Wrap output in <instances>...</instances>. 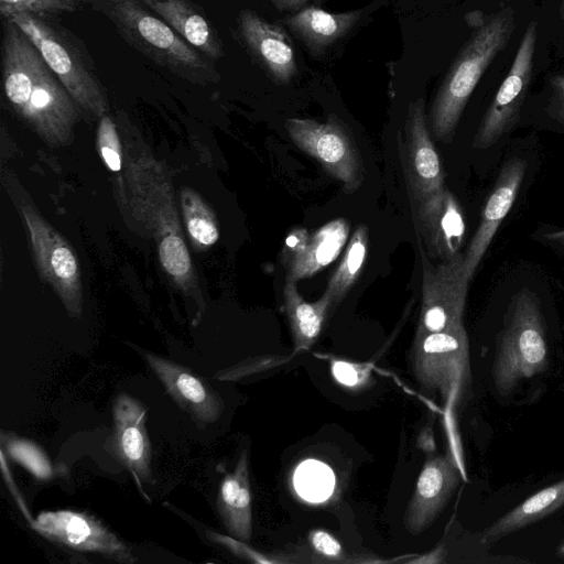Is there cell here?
I'll return each instance as SVG.
<instances>
[{
    "label": "cell",
    "mask_w": 564,
    "mask_h": 564,
    "mask_svg": "<svg viewBox=\"0 0 564 564\" xmlns=\"http://www.w3.org/2000/svg\"><path fill=\"white\" fill-rule=\"evenodd\" d=\"M121 37L156 65L184 79L207 83L217 77L207 56L197 51L140 0H90Z\"/></svg>",
    "instance_id": "obj_1"
},
{
    "label": "cell",
    "mask_w": 564,
    "mask_h": 564,
    "mask_svg": "<svg viewBox=\"0 0 564 564\" xmlns=\"http://www.w3.org/2000/svg\"><path fill=\"white\" fill-rule=\"evenodd\" d=\"M516 28L511 7L491 14L474 30L448 69L431 107V131L437 140L448 141L463 110L481 76L508 45Z\"/></svg>",
    "instance_id": "obj_2"
},
{
    "label": "cell",
    "mask_w": 564,
    "mask_h": 564,
    "mask_svg": "<svg viewBox=\"0 0 564 564\" xmlns=\"http://www.w3.org/2000/svg\"><path fill=\"white\" fill-rule=\"evenodd\" d=\"M549 367V350L538 297L531 291L517 294L497 340L491 376L496 391L506 397L523 380Z\"/></svg>",
    "instance_id": "obj_3"
},
{
    "label": "cell",
    "mask_w": 564,
    "mask_h": 564,
    "mask_svg": "<svg viewBox=\"0 0 564 564\" xmlns=\"http://www.w3.org/2000/svg\"><path fill=\"white\" fill-rule=\"evenodd\" d=\"M6 19L14 22L31 40L70 97L94 111L106 100L96 68L78 40L48 15L20 11Z\"/></svg>",
    "instance_id": "obj_4"
},
{
    "label": "cell",
    "mask_w": 564,
    "mask_h": 564,
    "mask_svg": "<svg viewBox=\"0 0 564 564\" xmlns=\"http://www.w3.org/2000/svg\"><path fill=\"white\" fill-rule=\"evenodd\" d=\"M411 362L421 387L455 402L470 384L469 344L464 325L415 336Z\"/></svg>",
    "instance_id": "obj_5"
},
{
    "label": "cell",
    "mask_w": 564,
    "mask_h": 564,
    "mask_svg": "<svg viewBox=\"0 0 564 564\" xmlns=\"http://www.w3.org/2000/svg\"><path fill=\"white\" fill-rule=\"evenodd\" d=\"M285 130L299 149L343 183L345 193H354L361 186L365 175L359 150L335 116H329L325 122L290 118Z\"/></svg>",
    "instance_id": "obj_6"
},
{
    "label": "cell",
    "mask_w": 564,
    "mask_h": 564,
    "mask_svg": "<svg viewBox=\"0 0 564 564\" xmlns=\"http://www.w3.org/2000/svg\"><path fill=\"white\" fill-rule=\"evenodd\" d=\"M538 22L532 20L519 43L512 65L485 112L473 147L487 149L517 122L533 74Z\"/></svg>",
    "instance_id": "obj_7"
},
{
    "label": "cell",
    "mask_w": 564,
    "mask_h": 564,
    "mask_svg": "<svg viewBox=\"0 0 564 564\" xmlns=\"http://www.w3.org/2000/svg\"><path fill=\"white\" fill-rule=\"evenodd\" d=\"M464 254L433 265L423 258L422 302L415 336L442 332L463 324L469 280Z\"/></svg>",
    "instance_id": "obj_8"
},
{
    "label": "cell",
    "mask_w": 564,
    "mask_h": 564,
    "mask_svg": "<svg viewBox=\"0 0 564 564\" xmlns=\"http://www.w3.org/2000/svg\"><path fill=\"white\" fill-rule=\"evenodd\" d=\"M31 527L45 539L69 549L132 564L130 547L93 516L73 510L40 513Z\"/></svg>",
    "instance_id": "obj_9"
},
{
    "label": "cell",
    "mask_w": 564,
    "mask_h": 564,
    "mask_svg": "<svg viewBox=\"0 0 564 564\" xmlns=\"http://www.w3.org/2000/svg\"><path fill=\"white\" fill-rule=\"evenodd\" d=\"M147 410L130 394L117 395L112 406V433L106 449L132 474L141 494L149 501L142 486L152 484L151 443L145 429Z\"/></svg>",
    "instance_id": "obj_10"
},
{
    "label": "cell",
    "mask_w": 564,
    "mask_h": 564,
    "mask_svg": "<svg viewBox=\"0 0 564 564\" xmlns=\"http://www.w3.org/2000/svg\"><path fill=\"white\" fill-rule=\"evenodd\" d=\"M404 167L411 193L416 202L444 187L440 156L426 126L423 98L412 101L408 108Z\"/></svg>",
    "instance_id": "obj_11"
},
{
    "label": "cell",
    "mask_w": 564,
    "mask_h": 564,
    "mask_svg": "<svg viewBox=\"0 0 564 564\" xmlns=\"http://www.w3.org/2000/svg\"><path fill=\"white\" fill-rule=\"evenodd\" d=\"M143 358L166 392L197 425L205 426L219 419L224 402L204 379L189 368L151 352H144Z\"/></svg>",
    "instance_id": "obj_12"
},
{
    "label": "cell",
    "mask_w": 564,
    "mask_h": 564,
    "mask_svg": "<svg viewBox=\"0 0 564 564\" xmlns=\"http://www.w3.org/2000/svg\"><path fill=\"white\" fill-rule=\"evenodd\" d=\"M417 203L419 229L429 253L441 261L460 253L466 225L456 197L443 187Z\"/></svg>",
    "instance_id": "obj_13"
},
{
    "label": "cell",
    "mask_w": 564,
    "mask_h": 564,
    "mask_svg": "<svg viewBox=\"0 0 564 564\" xmlns=\"http://www.w3.org/2000/svg\"><path fill=\"white\" fill-rule=\"evenodd\" d=\"M238 30L247 48L275 84H289L297 75L294 50L283 29L253 11L242 10L238 15Z\"/></svg>",
    "instance_id": "obj_14"
},
{
    "label": "cell",
    "mask_w": 564,
    "mask_h": 564,
    "mask_svg": "<svg viewBox=\"0 0 564 564\" xmlns=\"http://www.w3.org/2000/svg\"><path fill=\"white\" fill-rule=\"evenodd\" d=\"M454 459L446 455L430 458L424 464L409 506L404 523L411 533H420L444 509L459 484Z\"/></svg>",
    "instance_id": "obj_15"
},
{
    "label": "cell",
    "mask_w": 564,
    "mask_h": 564,
    "mask_svg": "<svg viewBox=\"0 0 564 564\" xmlns=\"http://www.w3.org/2000/svg\"><path fill=\"white\" fill-rule=\"evenodd\" d=\"M525 172V162L508 161L501 169L495 188L481 213L479 226L464 253V273L470 281L492 238L510 212Z\"/></svg>",
    "instance_id": "obj_16"
},
{
    "label": "cell",
    "mask_w": 564,
    "mask_h": 564,
    "mask_svg": "<svg viewBox=\"0 0 564 564\" xmlns=\"http://www.w3.org/2000/svg\"><path fill=\"white\" fill-rule=\"evenodd\" d=\"M186 42L209 58L224 55L221 40L202 8L191 0H140Z\"/></svg>",
    "instance_id": "obj_17"
},
{
    "label": "cell",
    "mask_w": 564,
    "mask_h": 564,
    "mask_svg": "<svg viewBox=\"0 0 564 564\" xmlns=\"http://www.w3.org/2000/svg\"><path fill=\"white\" fill-rule=\"evenodd\" d=\"M349 223L337 218L312 235H307L299 249L284 262L286 278L297 282L308 279L333 262L348 239Z\"/></svg>",
    "instance_id": "obj_18"
},
{
    "label": "cell",
    "mask_w": 564,
    "mask_h": 564,
    "mask_svg": "<svg viewBox=\"0 0 564 564\" xmlns=\"http://www.w3.org/2000/svg\"><path fill=\"white\" fill-rule=\"evenodd\" d=\"M360 14V10L332 13L308 6L288 15L284 23L313 55H319L345 36L359 20Z\"/></svg>",
    "instance_id": "obj_19"
},
{
    "label": "cell",
    "mask_w": 564,
    "mask_h": 564,
    "mask_svg": "<svg viewBox=\"0 0 564 564\" xmlns=\"http://www.w3.org/2000/svg\"><path fill=\"white\" fill-rule=\"evenodd\" d=\"M217 509L231 535L242 541L250 540L252 509L247 451L241 452L234 471L227 473L223 478Z\"/></svg>",
    "instance_id": "obj_20"
},
{
    "label": "cell",
    "mask_w": 564,
    "mask_h": 564,
    "mask_svg": "<svg viewBox=\"0 0 564 564\" xmlns=\"http://www.w3.org/2000/svg\"><path fill=\"white\" fill-rule=\"evenodd\" d=\"M283 306L296 350L310 348L319 336L332 307L333 299L324 292L315 302L305 301L297 292L296 282L285 278Z\"/></svg>",
    "instance_id": "obj_21"
},
{
    "label": "cell",
    "mask_w": 564,
    "mask_h": 564,
    "mask_svg": "<svg viewBox=\"0 0 564 564\" xmlns=\"http://www.w3.org/2000/svg\"><path fill=\"white\" fill-rule=\"evenodd\" d=\"M564 505V479L535 492L491 524L484 542H494L532 524Z\"/></svg>",
    "instance_id": "obj_22"
},
{
    "label": "cell",
    "mask_w": 564,
    "mask_h": 564,
    "mask_svg": "<svg viewBox=\"0 0 564 564\" xmlns=\"http://www.w3.org/2000/svg\"><path fill=\"white\" fill-rule=\"evenodd\" d=\"M368 236L366 225L355 230L341 261L328 281L325 292L333 299L335 306L346 296L362 271L368 253Z\"/></svg>",
    "instance_id": "obj_23"
},
{
    "label": "cell",
    "mask_w": 564,
    "mask_h": 564,
    "mask_svg": "<svg viewBox=\"0 0 564 564\" xmlns=\"http://www.w3.org/2000/svg\"><path fill=\"white\" fill-rule=\"evenodd\" d=\"M1 445L14 462L39 479L48 480L62 477L66 470L64 465L52 464L43 449L30 440L2 431Z\"/></svg>",
    "instance_id": "obj_24"
},
{
    "label": "cell",
    "mask_w": 564,
    "mask_h": 564,
    "mask_svg": "<svg viewBox=\"0 0 564 564\" xmlns=\"http://www.w3.org/2000/svg\"><path fill=\"white\" fill-rule=\"evenodd\" d=\"M334 484L332 469L318 460L303 462L294 474V487L297 494L312 502L326 500L334 489Z\"/></svg>",
    "instance_id": "obj_25"
},
{
    "label": "cell",
    "mask_w": 564,
    "mask_h": 564,
    "mask_svg": "<svg viewBox=\"0 0 564 564\" xmlns=\"http://www.w3.org/2000/svg\"><path fill=\"white\" fill-rule=\"evenodd\" d=\"M90 0H0V12L6 18L14 12L25 11L35 14L72 12Z\"/></svg>",
    "instance_id": "obj_26"
},
{
    "label": "cell",
    "mask_w": 564,
    "mask_h": 564,
    "mask_svg": "<svg viewBox=\"0 0 564 564\" xmlns=\"http://www.w3.org/2000/svg\"><path fill=\"white\" fill-rule=\"evenodd\" d=\"M159 253L161 262L169 273L183 275L189 270L188 251L180 237L174 235L165 237L161 242Z\"/></svg>",
    "instance_id": "obj_27"
},
{
    "label": "cell",
    "mask_w": 564,
    "mask_h": 564,
    "mask_svg": "<svg viewBox=\"0 0 564 564\" xmlns=\"http://www.w3.org/2000/svg\"><path fill=\"white\" fill-rule=\"evenodd\" d=\"M332 375L341 386L356 389L365 386L369 380L370 370L359 364L334 360L332 362Z\"/></svg>",
    "instance_id": "obj_28"
},
{
    "label": "cell",
    "mask_w": 564,
    "mask_h": 564,
    "mask_svg": "<svg viewBox=\"0 0 564 564\" xmlns=\"http://www.w3.org/2000/svg\"><path fill=\"white\" fill-rule=\"evenodd\" d=\"M551 96L546 111L551 118L564 127V74L550 78Z\"/></svg>",
    "instance_id": "obj_29"
},
{
    "label": "cell",
    "mask_w": 564,
    "mask_h": 564,
    "mask_svg": "<svg viewBox=\"0 0 564 564\" xmlns=\"http://www.w3.org/2000/svg\"><path fill=\"white\" fill-rule=\"evenodd\" d=\"M310 543L318 553L329 558H339L341 556L340 543L328 532L314 530L310 533Z\"/></svg>",
    "instance_id": "obj_30"
},
{
    "label": "cell",
    "mask_w": 564,
    "mask_h": 564,
    "mask_svg": "<svg viewBox=\"0 0 564 564\" xmlns=\"http://www.w3.org/2000/svg\"><path fill=\"white\" fill-rule=\"evenodd\" d=\"M187 228L189 234L200 243L213 245L218 239V230L209 220L192 218L188 220Z\"/></svg>",
    "instance_id": "obj_31"
},
{
    "label": "cell",
    "mask_w": 564,
    "mask_h": 564,
    "mask_svg": "<svg viewBox=\"0 0 564 564\" xmlns=\"http://www.w3.org/2000/svg\"><path fill=\"white\" fill-rule=\"evenodd\" d=\"M52 267L55 273L63 279L73 276L76 272V261L67 248H57L52 254Z\"/></svg>",
    "instance_id": "obj_32"
},
{
    "label": "cell",
    "mask_w": 564,
    "mask_h": 564,
    "mask_svg": "<svg viewBox=\"0 0 564 564\" xmlns=\"http://www.w3.org/2000/svg\"><path fill=\"white\" fill-rule=\"evenodd\" d=\"M279 11H299L310 0H268Z\"/></svg>",
    "instance_id": "obj_33"
},
{
    "label": "cell",
    "mask_w": 564,
    "mask_h": 564,
    "mask_svg": "<svg viewBox=\"0 0 564 564\" xmlns=\"http://www.w3.org/2000/svg\"><path fill=\"white\" fill-rule=\"evenodd\" d=\"M101 154L104 160L106 161L107 165L112 171H119L121 167V160L119 153L108 147H101Z\"/></svg>",
    "instance_id": "obj_34"
},
{
    "label": "cell",
    "mask_w": 564,
    "mask_h": 564,
    "mask_svg": "<svg viewBox=\"0 0 564 564\" xmlns=\"http://www.w3.org/2000/svg\"><path fill=\"white\" fill-rule=\"evenodd\" d=\"M487 19L488 18H486L485 13L480 10H475L466 14V22L474 30L481 28L487 22Z\"/></svg>",
    "instance_id": "obj_35"
},
{
    "label": "cell",
    "mask_w": 564,
    "mask_h": 564,
    "mask_svg": "<svg viewBox=\"0 0 564 564\" xmlns=\"http://www.w3.org/2000/svg\"><path fill=\"white\" fill-rule=\"evenodd\" d=\"M545 239L551 242L564 245V228L544 234Z\"/></svg>",
    "instance_id": "obj_36"
},
{
    "label": "cell",
    "mask_w": 564,
    "mask_h": 564,
    "mask_svg": "<svg viewBox=\"0 0 564 564\" xmlns=\"http://www.w3.org/2000/svg\"><path fill=\"white\" fill-rule=\"evenodd\" d=\"M560 556L564 557V543L558 549Z\"/></svg>",
    "instance_id": "obj_37"
},
{
    "label": "cell",
    "mask_w": 564,
    "mask_h": 564,
    "mask_svg": "<svg viewBox=\"0 0 564 564\" xmlns=\"http://www.w3.org/2000/svg\"><path fill=\"white\" fill-rule=\"evenodd\" d=\"M561 17L564 22V0L562 1V4H561Z\"/></svg>",
    "instance_id": "obj_38"
}]
</instances>
